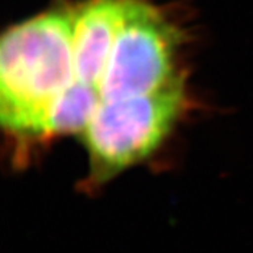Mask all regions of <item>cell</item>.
<instances>
[{
    "label": "cell",
    "instance_id": "obj_1",
    "mask_svg": "<svg viewBox=\"0 0 253 253\" xmlns=\"http://www.w3.org/2000/svg\"><path fill=\"white\" fill-rule=\"evenodd\" d=\"M74 82L71 8L8 29L0 43V120L20 138H43L48 114Z\"/></svg>",
    "mask_w": 253,
    "mask_h": 253
},
{
    "label": "cell",
    "instance_id": "obj_2",
    "mask_svg": "<svg viewBox=\"0 0 253 253\" xmlns=\"http://www.w3.org/2000/svg\"><path fill=\"white\" fill-rule=\"evenodd\" d=\"M185 79L157 93L98 105L80 136L89 157V185L98 186L150 157L186 110Z\"/></svg>",
    "mask_w": 253,
    "mask_h": 253
},
{
    "label": "cell",
    "instance_id": "obj_3",
    "mask_svg": "<svg viewBox=\"0 0 253 253\" xmlns=\"http://www.w3.org/2000/svg\"><path fill=\"white\" fill-rule=\"evenodd\" d=\"M178 35L155 5L130 0L97 87L100 103L147 96L183 80L177 73Z\"/></svg>",
    "mask_w": 253,
    "mask_h": 253
},
{
    "label": "cell",
    "instance_id": "obj_4",
    "mask_svg": "<svg viewBox=\"0 0 253 253\" xmlns=\"http://www.w3.org/2000/svg\"><path fill=\"white\" fill-rule=\"evenodd\" d=\"M129 3L130 0H85L71 8L74 82L97 92Z\"/></svg>",
    "mask_w": 253,
    "mask_h": 253
}]
</instances>
